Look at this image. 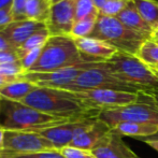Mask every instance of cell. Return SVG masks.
<instances>
[{
	"label": "cell",
	"instance_id": "obj_21",
	"mask_svg": "<svg viewBox=\"0 0 158 158\" xmlns=\"http://www.w3.org/2000/svg\"><path fill=\"white\" fill-rule=\"evenodd\" d=\"M143 19L153 28L158 26V1L157 0H131Z\"/></svg>",
	"mask_w": 158,
	"mask_h": 158
},
{
	"label": "cell",
	"instance_id": "obj_14",
	"mask_svg": "<svg viewBox=\"0 0 158 158\" xmlns=\"http://www.w3.org/2000/svg\"><path fill=\"white\" fill-rule=\"evenodd\" d=\"M111 128L102 121L94 116L82 126L75 132L74 138L70 145L74 148H83V150L92 151L93 148L106 135L110 132Z\"/></svg>",
	"mask_w": 158,
	"mask_h": 158
},
{
	"label": "cell",
	"instance_id": "obj_29",
	"mask_svg": "<svg viewBox=\"0 0 158 158\" xmlns=\"http://www.w3.org/2000/svg\"><path fill=\"white\" fill-rule=\"evenodd\" d=\"M60 151V153L66 158H97L92 151L83 150V148H74V146H64Z\"/></svg>",
	"mask_w": 158,
	"mask_h": 158
},
{
	"label": "cell",
	"instance_id": "obj_42",
	"mask_svg": "<svg viewBox=\"0 0 158 158\" xmlns=\"http://www.w3.org/2000/svg\"><path fill=\"white\" fill-rule=\"evenodd\" d=\"M148 68H150L151 70L154 72V74L158 77V64H156V66H151V67H148Z\"/></svg>",
	"mask_w": 158,
	"mask_h": 158
},
{
	"label": "cell",
	"instance_id": "obj_20",
	"mask_svg": "<svg viewBox=\"0 0 158 158\" xmlns=\"http://www.w3.org/2000/svg\"><path fill=\"white\" fill-rule=\"evenodd\" d=\"M51 0H28L25 6L26 19L46 24L50 19Z\"/></svg>",
	"mask_w": 158,
	"mask_h": 158
},
{
	"label": "cell",
	"instance_id": "obj_27",
	"mask_svg": "<svg viewBox=\"0 0 158 158\" xmlns=\"http://www.w3.org/2000/svg\"><path fill=\"white\" fill-rule=\"evenodd\" d=\"M25 73L21 61H14V63H8L0 64V74L4 77H12V79H19Z\"/></svg>",
	"mask_w": 158,
	"mask_h": 158
},
{
	"label": "cell",
	"instance_id": "obj_13",
	"mask_svg": "<svg viewBox=\"0 0 158 158\" xmlns=\"http://www.w3.org/2000/svg\"><path fill=\"white\" fill-rule=\"evenodd\" d=\"M74 41L87 63H106L118 52L108 42L97 38H77Z\"/></svg>",
	"mask_w": 158,
	"mask_h": 158
},
{
	"label": "cell",
	"instance_id": "obj_38",
	"mask_svg": "<svg viewBox=\"0 0 158 158\" xmlns=\"http://www.w3.org/2000/svg\"><path fill=\"white\" fill-rule=\"evenodd\" d=\"M13 0H0V10L6 8H12Z\"/></svg>",
	"mask_w": 158,
	"mask_h": 158
},
{
	"label": "cell",
	"instance_id": "obj_16",
	"mask_svg": "<svg viewBox=\"0 0 158 158\" xmlns=\"http://www.w3.org/2000/svg\"><path fill=\"white\" fill-rule=\"evenodd\" d=\"M44 29H46V24L25 19V21L12 22L2 28L1 32L8 38L12 45L19 50L32 35Z\"/></svg>",
	"mask_w": 158,
	"mask_h": 158
},
{
	"label": "cell",
	"instance_id": "obj_39",
	"mask_svg": "<svg viewBox=\"0 0 158 158\" xmlns=\"http://www.w3.org/2000/svg\"><path fill=\"white\" fill-rule=\"evenodd\" d=\"M94 1V3H95V6H97V9L98 10H101L102 9V6H104V4L106 3V2L109 1V0H93Z\"/></svg>",
	"mask_w": 158,
	"mask_h": 158
},
{
	"label": "cell",
	"instance_id": "obj_5",
	"mask_svg": "<svg viewBox=\"0 0 158 158\" xmlns=\"http://www.w3.org/2000/svg\"><path fill=\"white\" fill-rule=\"evenodd\" d=\"M106 64L115 77L139 92L158 85V77L135 55L118 51Z\"/></svg>",
	"mask_w": 158,
	"mask_h": 158
},
{
	"label": "cell",
	"instance_id": "obj_35",
	"mask_svg": "<svg viewBox=\"0 0 158 158\" xmlns=\"http://www.w3.org/2000/svg\"><path fill=\"white\" fill-rule=\"evenodd\" d=\"M12 50H17V48H15L12 45V43L9 41L8 38L0 30V52L1 51H12Z\"/></svg>",
	"mask_w": 158,
	"mask_h": 158
},
{
	"label": "cell",
	"instance_id": "obj_37",
	"mask_svg": "<svg viewBox=\"0 0 158 158\" xmlns=\"http://www.w3.org/2000/svg\"><path fill=\"white\" fill-rule=\"evenodd\" d=\"M15 80H17V79H12V77H4V75L0 74V88L4 87L6 85L10 84L11 82L15 81Z\"/></svg>",
	"mask_w": 158,
	"mask_h": 158
},
{
	"label": "cell",
	"instance_id": "obj_30",
	"mask_svg": "<svg viewBox=\"0 0 158 158\" xmlns=\"http://www.w3.org/2000/svg\"><path fill=\"white\" fill-rule=\"evenodd\" d=\"M42 48H38V50H33L30 51V52H27L21 57V64L23 66L25 72L30 70V68L38 61L40 57V54H41Z\"/></svg>",
	"mask_w": 158,
	"mask_h": 158
},
{
	"label": "cell",
	"instance_id": "obj_15",
	"mask_svg": "<svg viewBox=\"0 0 158 158\" xmlns=\"http://www.w3.org/2000/svg\"><path fill=\"white\" fill-rule=\"evenodd\" d=\"M122 138L111 129L93 148L92 152L97 158H135L137 155Z\"/></svg>",
	"mask_w": 158,
	"mask_h": 158
},
{
	"label": "cell",
	"instance_id": "obj_7",
	"mask_svg": "<svg viewBox=\"0 0 158 158\" xmlns=\"http://www.w3.org/2000/svg\"><path fill=\"white\" fill-rule=\"evenodd\" d=\"M90 89H115L139 93V89L115 77L110 69L106 67V63H98L95 66L86 69L77 77L73 83L64 87L63 90L83 92Z\"/></svg>",
	"mask_w": 158,
	"mask_h": 158
},
{
	"label": "cell",
	"instance_id": "obj_44",
	"mask_svg": "<svg viewBox=\"0 0 158 158\" xmlns=\"http://www.w3.org/2000/svg\"><path fill=\"white\" fill-rule=\"evenodd\" d=\"M135 158H140V157H139V156H137V157H135Z\"/></svg>",
	"mask_w": 158,
	"mask_h": 158
},
{
	"label": "cell",
	"instance_id": "obj_32",
	"mask_svg": "<svg viewBox=\"0 0 158 158\" xmlns=\"http://www.w3.org/2000/svg\"><path fill=\"white\" fill-rule=\"evenodd\" d=\"M21 57L19 54V50L12 51H1L0 52V64L14 63V61H19Z\"/></svg>",
	"mask_w": 158,
	"mask_h": 158
},
{
	"label": "cell",
	"instance_id": "obj_6",
	"mask_svg": "<svg viewBox=\"0 0 158 158\" xmlns=\"http://www.w3.org/2000/svg\"><path fill=\"white\" fill-rule=\"evenodd\" d=\"M139 94V93H138ZM97 118L106 123L111 129L121 123H150L158 125V109L146 98L139 94L135 103L119 108L106 109L98 112Z\"/></svg>",
	"mask_w": 158,
	"mask_h": 158
},
{
	"label": "cell",
	"instance_id": "obj_12",
	"mask_svg": "<svg viewBox=\"0 0 158 158\" xmlns=\"http://www.w3.org/2000/svg\"><path fill=\"white\" fill-rule=\"evenodd\" d=\"M97 114L98 113H93V114H88L85 116L70 119L67 123L51 127V128L40 131L38 133H40L42 137L48 140L56 150H61L64 146L70 145L77 129L85 125L92 117L97 116Z\"/></svg>",
	"mask_w": 158,
	"mask_h": 158
},
{
	"label": "cell",
	"instance_id": "obj_11",
	"mask_svg": "<svg viewBox=\"0 0 158 158\" xmlns=\"http://www.w3.org/2000/svg\"><path fill=\"white\" fill-rule=\"evenodd\" d=\"M75 23L74 0H63L52 4L46 29L50 35H70Z\"/></svg>",
	"mask_w": 158,
	"mask_h": 158
},
{
	"label": "cell",
	"instance_id": "obj_10",
	"mask_svg": "<svg viewBox=\"0 0 158 158\" xmlns=\"http://www.w3.org/2000/svg\"><path fill=\"white\" fill-rule=\"evenodd\" d=\"M97 64L98 63H85L52 72H25L21 77L31 82L38 87L64 89V87L73 83L83 71Z\"/></svg>",
	"mask_w": 158,
	"mask_h": 158
},
{
	"label": "cell",
	"instance_id": "obj_19",
	"mask_svg": "<svg viewBox=\"0 0 158 158\" xmlns=\"http://www.w3.org/2000/svg\"><path fill=\"white\" fill-rule=\"evenodd\" d=\"M112 130L115 133L126 137H135L138 139H144L155 135L158 132V125L150 123H121Z\"/></svg>",
	"mask_w": 158,
	"mask_h": 158
},
{
	"label": "cell",
	"instance_id": "obj_43",
	"mask_svg": "<svg viewBox=\"0 0 158 158\" xmlns=\"http://www.w3.org/2000/svg\"><path fill=\"white\" fill-rule=\"evenodd\" d=\"M59 1H63V0H51V2H52V4L57 3V2H59Z\"/></svg>",
	"mask_w": 158,
	"mask_h": 158
},
{
	"label": "cell",
	"instance_id": "obj_1",
	"mask_svg": "<svg viewBox=\"0 0 158 158\" xmlns=\"http://www.w3.org/2000/svg\"><path fill=\"white\" fill-rule=\"evenodd\" d=\"M73 118L53 116L22 102L0 99V127L4 130L40 132Z\"/></svg>",
	"mask_w": 158,
	"mask_h": 158
},
{
	"label": "cell",
	"instance_id": "obj_8",
	"mask_svg": "<svg viewBox=\"0 0 158 158\" xmlns=\"http://www.w3.org/2000/svg\"><path fill=\"white\" fill-rule=\"evenodd\" d=\"M70 93L77 101L83 104L84 108L95 112L128 106L137 102L139 99L138 93L115 89H90Z\"/></svg>",
	"mask_w": 158,
	"mask_h": 158
},
{
	"label": "cell",
	"instance_id": "obj_4",
	"mask_svg": "<svg viewBox=\"0 0 158 158\" xmlns=\"http://www.w3.org/2000/svg\"><path fill=\"white\" fill-rule=\"evenodd\" d=\"M89 37L103 40L119 52L131 55H137L142 44L150 39V37L127 28L116 17L103 16L100 14L95 29Z\"/></svg>",
	"mask_w": 158,
	"mask_h": 158
},
{
	"label": "cell",
	"instance_id": "obj_23",
	"mask_svg": "<svg viewBox=\"0 0 158 158\" xmlns=\"http://www.w3.org/2000/svg\"><path fill=\"white\" fill-rule=\"evenodd\" d=\"M98 16L99 15H93V16H88L86 19L77 21L73 25L70 37H72L73 39L89 37L92 35L93 30L95 29Z\"/></svg>",
	"mask_w": 158,
	"mask_h": 158
},
{
	"label": "cell",
	"instance_id": "obj_9",
	"mask_svg": "<svg viewBox=\"0 0 158 158\" xmlns=\"http://www.w3.org/2000/svg\"><path fill=\"white\" fill-rule=\"evenodd\" d=\"M56 150L52 143L38 132L4 130L3 148L0 155H17Z\"/></svg>",
	"mask_w": 158,
	"mask_h": 158
},
{
	"label": "cell",
	"instance_id": "obj_17",
	"mask_svg": "<svg viewBox=\"0 0 158 158\" xmlns=\"http://www.w3.org/2000/svg\"><path fill=\"white\" fill-rule=\"evenodd\" d=\"M116 19L121 22L123 25H125L127 28L137 31L141 35H144L146 37H150L153 32V28L143 19V17L140 15V13L137 11L132 2H129V4L116 16Z\"/></svg>",
	"mask_w": 158,
	"mask_h": 158
},
{
	"label": "cell",
	"instance_id": "obj_2",
	"mask_svg": "<svg viewBox=\"0 0 158 158\" xmlns=\"http://www.w3.org/2000/svg\"><path fill=\"white\" fill-rule=\"evenodd\" d=\"M22 103L45 114L64 118H77L98 113L84 108L83 104L77 101L70 92L56 88L37 86Z\"/></svg>",
	"mask_w": 158,
	"mask_h": 158
},
{
	"label": "cell",
	"instance_id": "obj_18",
	"mask_svg": "<svg viewBox=\"0 0 158 158\" xmlns=\"http://www.w3.org/2000/svg\"><path fill=\"white\" fill-rule=\"evenodd\" d=\"M35 87L37 86L31 82L19 77L4 87L0 88V99L22 102Z\"/></svg>",
	"mask_w": 158,
	"mask_h": 158
},
{
	"label": "cell",
	"instance_id": "obj_22",
	"mask_svg": "<svg viewBox=\"0 0 158 158\" xmlns=\"http://www.w3.org/2000/svg\"><path fill=\"white\" fill-rule=\"evenodd\" d=\"M135 56L146 66H156L158 64V43L152 39H148L139 48Z\"/></svg>",
	"mask_w": 158,
	"mask_h": 158
},
{
	"label": "cell",
	"instance_id": "obj_40",
	"mask_svg": "<svg viewBox=\"0 0 158 158\" xmlns=\"http://www.w3.org/2000/svg\"><path fill=\"white\" fill-rule=\"evenodd\" d=\"M3 141H4V129L0 127V151L3 148Z\"/></svg>",
	"mask_w": 158,
	"mask_h": 158
},
{
	"label": "cell",
	"instance_id": "obj_45",
	"mask_svg": "<svg viewBox=\"0 0 158 158\" xmlns=\"http://www.w3.org/2000/svg\"><path fill=\"white\" fill-rule=\"evenodd\" d=\"M156 42H157V43H158V41H156Z\"/></svg>",
	"mask_w": 158,
	"mask_h": 158
},
{
	"label": "cell",
	"instance_id": "obj_34",
	"mask_svg": "<svg viewBox=\"0 0 158 158\" xmlns=\"http://www.w3.org/2000/svg\"><path fill=\"white\" fill-rule=\"evenodd\" d=\"M12 22H13V16H12V10H11V8L0 10V30L3 27H6V25L11 24Z\"/></svg>",
	"mask_w": 158,
	"mask_h": 158
},
{
	"label": "cell",
	"instance_id": "obj_33",
	"mask_svg": "<svg viewBox=\"0 0 158 158\" xmlns=\"http://www.w3.org/2000/svg\"><path fill=\"white\" fill-rule=\"evenodd\" d=\"M139 94L143 96L144 98H146L148 101L154 104L155 108L158 109V85L145 88V89L139 92Z\"/></svg>",
	"mask_w": 158,
	"mask_h": 158
},
{
	"label": "cell",
	"instance_id": "obj_3",
	"mask_svg": "<svg viewBox=\"0 0 158 158\" xmlns=\"http://www.w3.org/2000/svg\"><path fill=\"white\" fill-rule=\"evenodd\" d=\"M75 41L70 35H51L42 48L38 61L27 72H52L85 64Z\"/></svg>",
	"mask_w": 158,
	"mask_h": 158
},
{
	"label": "cell",
	"instance_id": "obj_28",
	"mask_svg": "<svg viewBox=\"0 0 158 158\" xmlns=\"http://www.w3.org/2000/svg\"><path fill=\"white\" fill-rule=\"evenodd\" d=\"M0 158H66L60 151H44V152L29 153V154H17V155H0Z\"/></svg>",
	"mask_w": 158,
	"mask_h": 158
},
{
	"label": "cell",
	"instance_id": "obj_26",
	"mask_svg": "<svg viewBox=\"0 0 158 158\" xmlns=\"http://www.w3.org/2000/svg\"><path fill=\"white\" fill-rule=\"evenodd\" d=\"M130 0H109L99 11L100 15L109 17H116L129 4Z\"/></svg>",
	"mask_w": 158,
	"mask_h": 158
},
{
	"label": "cell",
	"instance_id": "obj_25",
	"mask_svg": "<svg viewBox=\"0 0 158 158\" xmlns=\"http://www.w3.org/2000/svg\"><path fill=\"white\" fill-rule=\"evenodd\" d=\"M75 22L93 15H99V10L93 0H74Z\"/></svg>",
	"mask_w": 158,
	"mask_h": 158
},
{
	"label": "cell",
	"instance_id": "obj_36",
	"mask_svg": "<svg viewBox=\"0 0 158 158\" xmlns=\"http://www.w3.org/2000/svg\"><path fill=\"white\" fill-rule=\"evenodd\" d=\"M142 142H144L145 144H148V146L153 148V150L157 151L158 152V139H155V140H151V139H140Z\"/></svg>",
	"mask_w": 158,
	"mask_h": 158
},
{
	"label": "cell",
	"instance_id": "obj_24",
	"mask_svg": "<svg viewBox=\"0 0 158 158\" xmlns=\"http://www.w3.org/2000/svg\"><path fill=\"white\" fill-rule=\"evenodd\" d=\"M50 33H48V29L40 30V31L35 32V35H32L21 48H19V57L23 56L25 53L30 52L33 50H38V48H42L45 43L48 42V40L50 39Z\"/></svg>",
	"mask_w": 158,
	"mask_h": 158
},
{
	"label": "cell",
	"instance_id": "obj_31",
	"mask_svg": "<svg viewBox=\"0 0 158 158\" xmlns=\"http://www.w3.org/2000/svg\"><path fill=\"white\" fill-rule=\"evenodd\" d=\"M28 0H13L12 4V16L13 22H19V21H25L26 15H25V6Z\"/></svg>",
	"mask_w": 158,
	"mask_h": 158
},
{
	"label": "cell",
	"instance_id": "obj_41",
	"mask_svg": "<svg viewBox=\"0 0 158 158\" xmlns=\"http://www.w3.org/2000/svg\"><path fill=\"white\" fill-rule=\"evenodd\" d=\"M150 39L154 40V41H158V26L156 28H155L154 30H153L152 35H151V38Z\"/></svg>",
	"mask_w": 158,
	"mask_h": 158
}]
</instances>
